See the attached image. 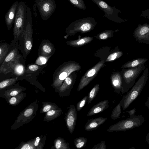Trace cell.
<instances>
[{
  "label": "cell",
  "mask_w": 149,
  "mask_h": 149,
  "mask_svg": "<svg viewBox=\"0 0 149 149\" xmlns=\"http://www.w3.org/2000/svg\"><path fill=\"white\" fill-rule=\"evenodd\" d=\"M148 69H145L130 90L123 97L119 102L123 110L127 109L140 95L148 78Z\"/></svg>",
  "instance_id": "cell-1"
},
{
  "label": "cell",
  "mask_w": 149,
  "mask_h": 149,
  "mask_svg": "<svg viewBox=\"0 0 149 149\" xmlns=\"http://www.w3.org/2000/svg\"><path fill=\"white\" fill-rule=\"evenodd\" d=\"M40 141V138L39 137H37L34 143V145L35 146H37Z\"/></svg>",
  "instance_id": "cell-43"
},
{
  "label": "cell",
  "mask_w": 149,
  "mask_h": 149,
  "mask_svg": "<svg viewBox=\"0 0 149 149\" xmlns=\"http://www.w3.org/2000/svg\"><path fill=\"white\" fill-rule=\"evenodd\" d=\"M29 69L31 71H36L39 68L38 65H29L28 67Z\"/></svg>",
  "instance_id": "cell-38"
},
{
  "label": "cell",
  "mask_w": 149,
  "mask_h": 149,
  "mask_svg": "<svg viewBox=\"0 0 149 149\" xmlns=\"http://www.w3.org/2000/svg\"><path fill=\"white\" fill-rule=\"evenodd\" d=\"M87 141V139L85 137H78L74 140V145L77 148H81L85 146Z\"/></svg>",
  "instance_id": "cell-22"
},
{
  "label": "cell",
  "mask_w": 149,
  "mask_h": 149,
  "mask_svg": "<svg viewBox=\"0 0 149 149\" xmlns=\"http://www.w3.org/2000/svg\"><path fill=\"white\" fill-rule=\"evenodd\" d=\"M33 110L31 108H29L27 109L24 112V115L25 117L30 116L33 113Z\"/></svg>",
  "instance_id": "cell-36"
},
{
  "label": "cell",
  "mask_w": 149,
  "mask_h": 149,
  "mask_svg": "<svg viewBox=\"0 0 149 149\" xmlns=\"http://www.w3.org/2000/svg\"><path fill=\"white\" fill-rule=\"evenodd\" d=\"M100 89L99 84H97L95 86L91 89L88 95L87 102L90 104L95 98L98 93Z\"/></svg>",
  "instance_id": "cell-20"
},
{
  "label": "cell",
  "mask_w": 149,
  "mask_h": 149,
  "mask_svg": "<svg viewBox=\"0 0 149 149\" xmlns=\"http://www.w3.org/2000/svg\"><path fill=\"white\" fill-rule=\"evenodd\" d=\"M88 95H86L76 105V110L77 111H80L87 102Z\"/></svg>",
  "instance_id": "cell-29"
},
{
  "label": "cell",
  "mask_w": 149,
  "mask_h": 149,
  "mask_svg": "<svg viewBox=\"0 0 149 149\" xmlns=\"http://www.w3.org/2000/svg\"><path fill=\"white\" fill-rule=\"evenodd\" d=\"M113 86L117 92H121L122 86V78L119 73L116 74L112 80Z\"/></svg>",
  "instance_id": "cell-19"
},
{
  "label": "cell",
  "mask_w": 149,
  "mask_h": 149,
  "mask_svg": "<svg viewBox=\"0 0 149 149\" xmlns=\"http://www.w3.org/2000/svg\"><path fill=\"white\" fill-rule=\"evenodd\" d=\"M148 60V59L146 58H138L134 59L124 64L121 68H126L138 66L145 64Z\"/></svg>",
  "instance_id": "cell-17"
},
{
  "label": "cell",
  "mask_w": 149,
  "mask_h": 149,
  "mask_svg": "<svg viewBox=\"0 0 149 149\" xmlns=\"http://www.w3.org/2000/svg\"><path fill=\"white\" fill-rule=\"evenodd\" d=\"M55 147L57 149H70L68 143L62 139H59L56 140Z\"/></svg>",
  "instance_id": "cell-24"
},
{
  "label": "cell",
  "mask_w": 149,
  "mask_h": 149,
  "mask_svg": "<svg viewBox=\"0 0 149 149\" xmlns=\"http://www.w3.org/2000/svg\"><path fill=\"white\" fill-rule=\"evenodd\" d=\"M109 102L108 100H106L99 102L90 109L87 116H91L103 112L109 108Z\"/></svg>",
  "instance_id": "cell-15"
},
{
  "label": "cell",
  "mask_w": 149,
  "mask_h": 149,
  "mask_svg": "<svg viewBox=\"0 0 149 149\" xmlns=\"http://www.w3.org/2000/svg\"><path fill=\"white\" fill-rule=\"evenodd\" d=\"M45 56H42L39 57L37 60L36 63L38 64L42 65L46 63L47 61V59Z\"/></svg>",
  "instance_id": "cell-34"
},
{
  "label": "cell",
  "mask_w": 149,
  "mask_h": 149,
  "mask_svg": "<svg viewBox=\"0 0 149 149\" xmlns=\"http://www.w3.org/2000/svg\"><path fill=\"white\" fill-rule=\"evenodd\" d=\"M106 143L104 141H102L100 143L95 145L92 149H106Z\"/></svg>",
  "instance_id": "cell-32"
},
{
  "label": "cell",
  "mask_w": 149,
  "mask_h": 149,
  "mask_svg": "<svg viewBox=\"0 0 149 149\" xmlns=\"http://www.w3.org/2000/svg\"><path fill=\"white\" fill-rule=\"evenodd\" d=\"M14 72L18 75H21L24 73V67L23 65L17 63L13 68Z\"/></svg>",
  "instance_id": "cell-28"
},
{
  "label": "cell",
  "mask_w": 149,
  "mask_h": 149,
  "mask_svg": "<svg viewBox=\"0 0 149 149\" xmlns=\"http://www.w3.org/2000/svg\"><path fill=\"white\" fill-rule=\"evenodd\" d=\"M19 2L17 1L15 2L6 14L4 19L8 30L10 29L14 22L15 16Z\"/></svg>",
  "instance_id": "cell-13"
},
{
  "label": "cell",
  "mask_w": 149,
  "mask_h": 149,
  "mask_svg": "<svg viewBox=\"0 0 149 149\" xmlns=\"http://www.w3.org/2000/svg\"><path fill=\"white\" fill-rule=\"evenodd\" d=\"M136 41L149 45V24H139L134 29L133 36Z\"/></svg>",
  "instance_id": "cell-11"
},
{
  "label": "cell",
  "mask_w": 149,
  "mask_h": 149,
  "mask_svg": "<svg viewBox=\"0 0 149 149\" xmlns=\"http://www.w3.org/2000/svg\"><path fill=\"white\" fill-rule=\"evenodd\" d=\"M65 119L68 130L72 134L74 130L77 120V110L73 105L69 107Z\"/></svg>",
  "instance_id": "cell-12"
},
{
  "label": "cell",
  "mask_w": 149,
  "mask_h": 149,
  "mask_svg": "<svg viewBox=\"0 0 149 149\" xmlns=\"http://www.w3.org/2000/svg\"><path fill=\"white\" fill-rule=\"evenodd\" d=\"M147 65L143 64L135 67L123 68L122 71V86L121 93L123 94L128 91L135 84L136 78Z\"/></svg>",
  "instance_id": "cell-2"
},
{
  "label": "cell",
  "mask_w": 149,
  "mask_h": 149,
  "mask_svg": "<svg viewBox=\"0 0 149 149\" xmlns=\"http://www.w3.org/2000/svg\"><path fill=\"white\" fill-rule=\"evenodd\" d=\"M75 7L81 10H85L86 6L83 0H68Z\"/></svg>",
  "instance_id": "cell-25"
},
{
  "label": "cell",
  "mask_w": 149,
  "mask_h": 149,
  "mask_svg": "<svg viewBox=\"0 0 149 149\" xmlns=\"http://www.w3.org/2000/svg\"><path fill=\"white\" fill-rule=\"evenodd\" d=\"M54 46L49 42H46L43 43L41 47V54L42 56L48 57L54 51Z\"/></svg>",
  "instance_id": "cell-18"
},
{
  "label": "cell",
  "mask_w": 149,
  "mask_h": 149,
  "mask_svg": "<svg viewBox=\"0 0 149 149\" xmlns=\"http://www.w3.org/2000/svg\"><path fill=\"white\" fill-rule=\"evenodd\" d=\"M89 40V38H84L83 39H82L79 40L77 42L76 44L78 45H82L85 43L87 42L88 41V40Z\"/></svg>",
  "instance_id": "cell-40"
},
{
  "label": "cell",
  "mask_w": 149,
  "mask_h": 149,
  "mask_svg": "<svg viewBox=\"0 0 149 149\" xmlns=\"http://www.w3.org/2000/svg\"><path fill=\"white\" fill-rule=\"evenodd\" d=\"M123 53L122 52L118 51L110 54L107 58V61H111L118 58L121 56Z\"/></svg>",
  "instance_id": "cell-30"
},
{
  "label": "cell",
  "mask_w": 149,
  "mask_h": 149,
  "mask_svg": "<svg viewBox=\"0 0 149 149\" xmlns=\"http://www.w3.org/2000/svg\"><path fill=\"white\" fill-rule=\"evenodd\" d=\"M96 24L95 19L91 17H87L77 20L71 23L67 29L72 31H88L92 29Z\"/></svg>",
  "instance_id": "cell-8"
},
{
  "label": "cell",
  "mask_w": 149,
  "mask_h": 149,
  "mask_svg": "<svg viewBox=\"0 0 149 149\" xmlns=\"http://www.w3.org/2000/svg\"><path fill=\"white\" fill-rule=\"evenodd\" d=\"M9 45L6 44H3L0 46V63L3 62L7 56L9 49Z\"/></svg>",
  "instance_id": "cell-21"
},
{
  "label": "cell",
  "mask_w": 149,
  "mask_h": 149,
  "mask_svg": "<svg viewBox=\"0 0 149 149\" xmlns=\"http://www.w3.org/2000/svg\"><path fill=\"white\" fill-rule=\"evenodd\" d=\"M95 3L105 13L103 16L108 19L116 22H124L127 20L120 18L118 15L121 11L113 6L112 7L106 2L102 0H91Z\"/></svg>",
  "instance_id": "cell-6"
},
{
  "label": "cell",
  "mask_w": 149,
  "mask_h": 149,
  "mask_svg": "<svg viewBox=\"0 0 149 149\" xmlns=\"http://www.w3.org/2000/svg\"><path fill=\"white\" fill-rule=\"evenodd\" d=\"M146 140L149 145V132L147 135L146 137Z\"/></svg>",
  "instance_id": "cell-45"
},
{
  "label": "cell",
  "mask_w": 149,
  "mask_h": 149,
  "mask_svg": "<svg viewBox=\"0 0 149 149\" xmlns=\"http://www.w3.org/2000/svg\"><path fill=\"white\" fill-rule=\"evenodd\" d=\"M72 65L67 64L61 67L56 72L54 75L53 85L54 87L59 88L63 81L74 70Z\"/></svg>",
  "instance_id": "cell-10"
},
{
  "label": "cell",
  "mask_w": 149,
  "mask_h": 149,
  "mask_svg": "<svg viewBox=\"0 0 149 149\" xmlns=\"http://www.w3.org/2000/svg\"><path fill=\"white\" fill-rule=\"evenodd\" d=\"M26 5L24 2L21 1L19 3L14 22L15 40H16L23 33L26 26Z\"/></svg>",
  "instance_id": "cell-4"
},
{
  "label": "cell",
  "mask_w": 149,
  "mask_h": 149,
  "mask_svg": "<svg viewBox=\"0 0 149 149\" xmlns=\"http://www.w3.org/2000/svg\"><path fill=\"white\" fill-rule=\"evenodd\" d=\"M33 148V147L30 145L29 144H25L21 148V149H31Z\"/></svg>",
  "instance_id": "cell-42"
},
{
  "label": "cell",
  "mask_w": 149,
  "mask_h": 149,
  "mask_svg": "<svg viewBox=\"0 0 149 149\" xmlns=\"http://www.w3.org/2000/svg\"><path fill=\"white\" fill-rule=\"evenodd\" d=\"M20 95L11 98L9 101V103L11 105H15L18 103L21 100V98H19Z\"/></svg>",
  "instance_id": "cell-33"
},
{
  "label": "cell",
  "mask_w": 149,
  "mask_h": 149,
  "mask_svg": "<svg viewBox=\"0 0 149 149\" xmlns=\"http://www.w3.org/2000/svg\"><path fill=\"white\" fill-rule=\"evenodd\" d=\"M146 120L142 114L135 115L125 119L119 121L111 125L107 130L108 132L126 131L141 126Z\"/></svg>",
  "instance_id": "cell-3"
},
{
  "label": "cell",
  "mask_w": 149,
  "mask_h": 149,
  "mask_svg": "<svg viewBox=\"0 0 149 149\" xmlns=\"http://www.w3.org/2000/svg\"><path fill=\"white\" fill-rule=\"evenodd\" d=\"M17 77L5 80L0 83V88H3L14 84L17 80Z\"/></svg>",
  "instance_id": "cell-27"
},
{
  "label": "cell",
  "mask_w": 149,
  "mask_h": 149,
  "mask_svg": "<svg viewBox=\"0 0 149 149\" xmlns=\"http://www.w3.org/2000/svg\"><path fill=\"white\" fill-rule=\"evenodd\" d=\"M111 31H108L106 32L102 33L99 35L100 38L101 39H105L108 37V34L110 33Z\"/></svg>",
  "instance_id": "cell-37"
},
{
  "label": "cell",
  "mask_w": 149,
  "mask_h": 149,
  "mask_svg": "<svg viewBox=\"0 0 149 149\" xmlns=\"http://www.w3.org/2000/svg\"><path fill=\"white\" fill-rule=\"evenodd\" d=\"M72 82L71 79L70 77H67L65 81L59 88V91L62 96H68L70 94Z\"/></svg>",
  "instance_id": "cell-16"
},
{
  "label": "cell",
  "mask_w": 149,
  "mask_h": 149,
  "mask_svg": "<svg viewBox=\"0 0 149 149\" xmlns=\"http://www.w3.org/2000/svg\"><path fill=\"white\" fill-rule=\"evenodd\" d=\"M121 107L119 102L113 109L110 116L112 119L115 120L120 118V116L121 113Z\"/></svg>",
  "instance_id": "cell-23"
},
{
  "label": "cell",
  "mask_w": 149,
  "mask_h": 149,
  "mask_svg": "<svg viewBox=\"0 0 149 149\" xmlns=\"http://www.w3.org/2000/svg\"><path fill=\"white\" fill-rule=\"evenodd\" d=\"M52 107L51 105H47L45 106L43 109V111L44 112H48L50 110L52 109Z\"/></svg>",
  "instance_id": "cell-41"
},
{
  "label": "cell",
  "mask_w": 149,
  "mask_h": 149,
  "mask_svg": "<svg viewBox=\"0 0 149 149\" xmlns=\"http://www.w3.org/2000/svg\"><path fill=\"white\" fill-rule=\"evenodd\" d=\"M27 19L25 29L22 35L23 36L24 48L27 55L31 50L32 47L33 25L32 14L30 8L26 6Z\"/></svg>",
  "instance_id": "cell-5"
},
{
  "label": "cell",
  "mask_w": 149,
  "mask_h": 149,
  "mask_svg": "<svg viewBox=\"0 0 149 149\" xmlns=\"http://www.w3.org/2000/svg\"><path fill=\"white\" fill-rule=\"evenodd\" d=\"M108 118L102 116L91 118L87 120L84 126V129L86 131H91L97 129L107 120Z\"/></svg>",
  "instance_id": "cell-14"
},
{
  "label": "cell",
  "mask_w": 149,
  "mask_h": 149,
  "mask_svg": "<svg viewBox=\"0 0 149 149\" xmlns=\"http://www.w3.org/2000/svg\"><path fill=\"white\" fill-rule=\"evenodd\" d=\"M22 91L19 88H15L10 89L7 92L6 94L9 96H15L18 95Z\"/></svg>",
  "instance_id": "cell-31"
},
{
  "label": "cell",
  "mask_w": 149,
  "mask_h": 149,
  "mask_svg": "<svg viewBox=\"0 0 149 149\" xmlns=\"http://www.w3.org/2000/svg\"><path fill=\"white\" fill-rule=\"evenodd\" d=\"M140 16L141 17L149 19V9L142 11Z\"/></svg>",
  "instance_id": "cell-35"
},
{
  "label": "cell",
  "mask_w": 149,
  "mask_h": 149,
  "mask_svg": "<svg viewBox=\"0 0 149 149\" xmlns=\"http://www.w3.org/2000/svg\"><path fill=\"white\" fill-rule=\"evenodd\" d=\"M145 105L149 109V95L148 97L147 101L145 103Z\"/></svg>",
  "instance_id": "cell-44"
},
{
  "label": "cell",
  "mask_w": 149,
  "mask_h": 149,
  "mask_svg": "<svg viewBox=\"0 0 149 149\" xmlns=\"http://www.w3.org/2000/svg\"><path fill=\"white\" fill-rule=\"evenodd\" d=\"M35 2L41 18L45 21L49 19L56 8L55 0H35Z\"/></svg>",
  "instance_id": "cell-7"
},
{
  "label": "cell",
  "mask_w": 149,
  "mask_h": 149,
  "mask_svg": "<svg viewBox=\"0 0 149 149\" xmlns=\"http://www.w3.org/2000/svg\"><path fill=\"white\" fill-rule=\"evenodd\" d=\"M136 112V108H134L133 109L129 111H127L125 112H124L123 113H128L130 116V117H132L134 116L135 115V113Z\"/></svg>",
  "instance_id": "cell-39"
},
{
  "label": "cell",
  "mask_w": 149,
  "mask_h": 149,
  "mask_svg": "<svg viewBox=\"0 0 149 149\" xmlns=\"http://www.w3.org/2000/svg\"><path fill=\"white\" fill-rule=\"evenodd\" d=\"M61 109L57 110H50L47 112L46 114V118L47 119H54L59 116L62 113Z\"/></svg>",
  "instance_id": "cell-26"
},
{
  "label": "cell",
  "mask_w": 149,
  "mask_h": 149,
  "mask_svg": "<svg viewBox=\"0 0 149 149\" xmlns=\"http://www.w3.org/2000/svg\"><path fill=\"white\" fill-rule=\"evenodd\" d=\"M20 56L16 48L13 49L7 56L0 68V72L8 73L19 61Z\"/></svg>",
  "instance_id": "cell-9"
}]
</instances>
